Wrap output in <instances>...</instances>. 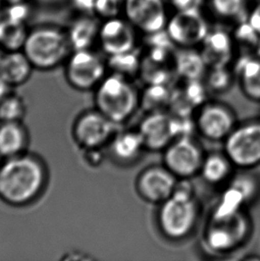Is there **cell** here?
<instances>
[{
	"label": "cell",
	"instance_id": "32",
	"mask_svg": "<svg viewBox=\"0 0 260 261\" xmlns=\"http://www.w3.org/2000/svg\"><path fill=\"white\" fill-rule=\"evenodd\" d=\"M124 4L125 0H96L94 14L102 21L120 17L124 11Z\"/></svg>",
	"mask_w": 260,
	"mask_h": 261
},
{
	"label": "cell",
	"instance_id": "25",
	"mask_svg": "<svg viewBox=\"0 0 260 261\" xmlns=\"http://www.w3.org/2000/svg\"><path fill=\"white\" fill-rule=\"evenodd\" d=\"M29 31L26 22L3 15L0 19V49L3 52L22 50Z\"/></svg>",
	"mask_w": 260,
	"mask_h": 261
},
{
	"label": "cell",
	"instance_id": "24",
	"mask_svg": "<svg viewBox=\"0 0 260 261\" xmlns=\"http://www.w3.org/2000/svg\"><path fill=\"white\" fill-rule=\"evenodd\" d=\"M175 72L185 81L200 80L207 72V65L200 52L191 48H182L175 53Z\"/></svg>",
	"mask_w": 260,
	"mask_h": 261
},
{
	"label": "cell",
	"instance_id": "17",
	"mask_svg": "<svg viewBox=\"0 0 260 261\" xmlns=\"http://www.w3.org/2000/svg\"><path fill=\"white\" fill-rule=\"evenodd\" d=\"M235 41L231 34L222 30L207 32L200 44V53L209 68L228 67L235 53Z\"/></svg>",
	"mask_w": 260,
	"mask_h": 261
},
{
	"label": "cell",
	"instance_id": "23",
	"mask_svg": "<svg viewBox=\"0 0 260 261\" xmlns=\"http://www.w3.org/2000/svg\"><path fill=\"white\" fill-rule=\"evenodd\" d=\"M233 166L227 155L223 152L206 153L200 167L201 178L211 186H220L228 182L233 175Z\"/></svg>",
	"mask_w": 260,
	"mask_h": 261
},
{
	"label": "cell",
	"instance_id": "36",
	"mask_svg": "<svg viewBox=\"0 0 260 261\" xmlns=\"http://www.w3.org/2000/svg\"><path fill=\"white\" fill-rule=\"evenodd\" d=\"M169 5H171L176 11L199 8L202 0H165Z\"/></svg>",
	"mask_w": 260,
	"mask_h": 261
},
{
	"label": "cell",
	"instance_id": "34",
	"mask_svg": "<svg viewBox=\"0 0 260 261\" xmlns=\"http://www.w3.org/2000/svg\"><path fill=\"white\" fill-rule=\"evenodd\" d=\"M85 163L90 167H98L103 163L106 154L103 153V149H89L84 150Z\"/></svg>",
	"mask_w": 260,
	"mask_h": 261
},
{
	"label": "cell",
	"instance_id": "41",
	"mask_svg": "<svg viewBox=\"0 0 260 261\" xmlns=\"http://www.w3.org/2000/svg\"><path fill=\"white\" fill-rule=\"evenodd\" d=\"M254 56H256V57L260 58V39L258 40V42H257V46L255 47V49H254Z\"/></svg>",
	"mask_w": 260,
	"mask_h": 261
},
{
	"label": "cell",
	"instance_id": "8",
	"mask_svg": "<svg viewBox=\"0 0 260 261\" xmlns=\"http://www.w3.org/2000/svg\"><path fill=\"white\" fill-rule=\"evenodd\" d=\"M119 127L100 111L94 108L85 111L76 118L71 133L74 142L82 151L105 149L120 129Z\"/></svg>",
	"mask_w": 260,
	"mask_h": 261
},
{
	"label": "cell",
	"instance_id": "27",
	"mask_svg": "<svg viewBox=\"0 0 260 261\" xmlns=\"http://www.w3.org/2000/svg\"><path fill=\"white\" fill-rule=\"evenodd\" d=\"M106 62L111 72L122 75L131 80L141 71L142 60L136 49L127 53L110 56Z\"/></svg>",
	"mask_w": 260,
	"mask_h": 261
},
{
	"label": "cell",
	"instance_id": "39",
	"mask_svg": "<svg viewBox=\"0 0 260 261\" xmlns=\"http://www.w3.org/2000/svg\"><path fill=\"white\" fill-rule=\"evenodd\" d=\"M36 2L43 6H57L65 2L66 0H35Z\"/></svg>",
	"mask_w": 260,
	"mask_h": 261
},
{
	"label": "cell",
	"instance_id": "28",
	"mask_svg": "<svg viewBox=\"0 0 260 261\" xmlns=\"http://www.w3.org/2000/svg\"><path fill=\"white\" fill-rule=\"evenodd\" d=\"M27 113L24 99L14 92H9L0 101V122L22 121Z\"/></svg>",
	"mask_w": 260,
	"mask_h": 261
},
{
	"label": "cell",
	"instance_id": "14",
	"mask_svg": "<svg viewBox=\"0 0 260 261\" xmlns=\"http://www.w3.org/2000/svg\"><path fill=\"white\" fill-rule=\"evenodd\" d=\"M165 0H125L123 13L135 29L146 35L162 32L169 18Z\"/></svg>",
	"mask_w": 260,
	"mask_h": 261
},
{
	"label": "cell",
	"instance_id": "40",
	"mask_svg": "<svg viewBox=\"0 0 260 261\" xmlns=\"http://www.w3.org/2000/svg\"><path fill=\"white\" fill-rule=\"evenodd\" d=\"M23 1H26V0H0V3L3 4L7 7V6L14 5V4L21 3Z\"/></svg>",
	"mask_w": 260,
	"mask_h": 261
},
{
	"label": "cell",
	"instance_id": "22",
	"mask_svg": "<svg viewBox=\"0 0 260 261\" xmlns=\"http://www.w3.org/2000/svg\"><path fill=\"white\" fill-rule=\"evenodd\" d=\"M233 73L245 97L260 102V58L243 56L236 62Z\"/></svg>",
	"mask_w": 260,
	"mask_h": 261
},
{
	"label": "cell",
	"instance_id": "30",
	"mask_svg": "<svg viewBox=\"0 0 260 261\" xmlns=\"http://www.w3.org/2000/svg\"><path fill=\"white\" fill-rule=\"evenodd\" d=\"M246 6L247 0H211V9L223 19L241 17Z\"/></svg>",
	"mask_w": 260,
	"mask_h": 261
},
{
	"label": "cell",
	"instance_id": "29",
	"mask_svg": "<svg viewBox=\"0 0 260 261\" xmlns=\"http://www.w3.org/2000/svg\"><path fill=\"white\" fill-rule=\"evenodd\" d=\"M204 77V84L207 91L220 94L225 93L231 88L236 75L227 67L209 68V71Z\"/></svg>",
	"mask_w": 260,
	"mask_h": 261
},
{
	"label": "cell",
	"instance_id": "31",
	"mask_svg": "<svg viewBox=\"0 0 260 261\" xmlns=\"http://www.w3.org/2000/svg\"><path fill=\"white\" fill-rule=\"evenodd\" d=\"M235 44L238 43L240 46L254 51L260 39V35L254 30L249 21L241 22L232 35Z\"/></svg>",
	"mask_w": 260,
	"mask_h": 261
},
{
	"label": "cell",
	"instance_id": "9",
	"mask_svg": "<svg viewBox=\"0 0 260 261\" xmlns=\"http://www.w3.org/2000/svg\"><path fill=\"white\" fill-rule=\"evenodd\" d=\"M162 152V164L178 179H191L199 175L206 154L192 136L175 138Z\"/></svg>",
	"mask_w": 260,
	"mask_h": 261
},
{
	"label": "cell",
	"instance_id": "11",
	"mask_svg": "<svg viewBox=\"0 0 260 261\" xmlns=\"http://www.w3.org/2000/svg\"><path fill=\"white\" fill-rule=\"evenodd\" d=\"M166 32L175 46L191 48L200 45L210 28L199 8L176 11L166 25Z\"/></svg>",
	"mask_w": 260,
	"mask_h": 261
},
{
	"label": "cell",
	"instance_id": "33",
	"mask_svg": "<svg viewBox=\"0 0 260 261\" xmlns=\"http://www.w3.org/2000/svg\"><path fill=\"white\" fill-rule=\"evenodd\" d=\"M6 7V11L3 13L4 16L10 18L14 21L26 22L31 14V7L27 0L21 3L7 6Z\"/></svg>",
	"mask_w": 260,
	"mask_h": 261
},
{
	"label": "cell",
	"instance_id": "2",
	"mask_svg": "<svg viewBox=\"0 0 260 261\" xmlns=\"http://www.w3.org/2000/svg\"><path fill=\"white\" fill-rule=\"evenodd\" d=\"M190 183V179H178L172 195L159 204L157 226L168 240L187 239L200 221L201 207Z\"/></svg>",
	"mask_w": 260,
	"mask_h": 261
},
{
	"label": "cell",
	"instance_id": "20",
	"mask_svg": "<svg viewBox=\"0 0 260 261\" xmlns=\"http://www.w3.org/2000/svg\"><path fill=\"white\" fill-rule=\"evenodd\" d=\"M34 67L22 50L3 52L0 56V78L10 88L28 82Z\"/></svg>",
	"mask_w": 260,
	"mask_h": 261
},
{
	"label": "cell",
	"instance_id": "21",
	"mask_svg": "<svg viewBox=\"0 0 260 261\" xmlns=\"http://www.w3.org/2000/svg\"><path fill=\"white\" fill-rule=\"evenodd\" d=\"M30 135L22 121L0 122V158L8 159L28 152Z\"/></svg>",
	"mask_w": 260,
	"mask_h": 261
},
{
	"label": "cell",
	"instance_id": "37",
	"mask_svg": "<svg viewBox=\"0 0 260 261\" xmlns=\"http://www.w3.org/2000/svg\"><path fill=\"white\" fill-rule=\"evenodd\" d=\"M247 21H249L251 27L260 35V2L253 7Z\"/></svg>",
	"mask_w": 260,
	"mask_h": 261
},
{
	"label": "cell",
	"instance_id": "1",
	"mask_svg": "<svg viewBox=\"0 0 260 261\" xmlns=\"http://www.w3.org/2000/svg\"><path fill=\"white\" fill-rule=\"evenodd\" d=\"M46 163L26 152L0 163V200L13 207H25L38 201L48 184Z\"/></svg>",
	"mask_w": 260,
	"mask_h": 261
},
{
	"label": "cell",
	"instance_id": "38",
	"mask_svg": "<svg viewBox=\"0 0 260 261\" xmlns=\"http://www.w3.org/2000/svg\"><path fill=\"white\" fill-rule=\"evenodd\" d=\"M10 88V87L7 85L2 79L0 78V101L10 92L9 90Z\"/></svg>",
	"mask_w": 260,
	"mask_h": 261
},
{
	"label": "cell",
	"instance_id": "13",
	"mask_svg": "<svg viewBox=\"0 0 260 261\" xmlns=\"http://www.w3.org/2000/svg\"><path fill=\"white\" fill-rule=\"evenodd\" d=\"M146 151H163L178 138L176 117L166 111L147 113L137 127Z\"/></svg>",
	"mask_w": 260,
	"mask_h": 261
},
{
	"label": "cell",
	"instance_id": "15",
	"mask_svg": "<svg viewBox=\"0 0 260 261\" xmlns=\"http://www.w3.org/2000/svg\"><path fill=\"white\" fill-rule=\"evenodd\" d=\"M226 183L218 206L231 210L247 208L260 196V177L251 170H239Z\"/></svg>",
	"mask_w": 260,
	"mask_h": 261
},
{
	"label": "cell",
	"instance_id": "4",
	"mask_svg": "<svg viewBox=\"0 0 260 261\" xmlns=\"http://www.w3.org/2000/svg\"><path fill=\"white\" fill-rule=\"evenodd\" d=\"M94 91L95 109L119 126L140 108V92L131 79L122 75L107 73Z\"/></svg>",
	"mask_w": 260,
	"mask_h": 261
},
{
	"label": "cell",
	"instance_id": "18",
	"mask_svg": "<svg viewBox=\"0 0 260 261\" xmlns=\"http://www.w3.org/2000/svg\"><path fill=\"white\" fill-rule=\"evenodd\" d=\"M107 149L112 159L120 165H131L137 163L146 151L137 127L119 129L107 145Z\"/></svg>",
	"mask_w": 260,
	"mask_h": 261
},
{
	"label": "cell",
	"instance_id": "7",
	"mask_svg": "<svg viewBox=\"0 0 260 261\" xmlns=\"http://www.w3.org/2000/svg\"><path fill=\"white\" fill-rule=\"evenodd\" d=\"M64 65L68 84L79 91L95 90L108 73L107 62L92 49L72 51Z\"/></svg>",
	"mask_w": 260,
	"mask_h": 261
},
{
	"label": "cell",
	"instance_id": "19",
	"mask_svg": "<svg viewBox=\"0 0 260 261\" xmlns=\"http://www.w3.org/2000/svg\"><path fill=\"white\" fill-rule=\"evenodd\" d=\"M95 14H81L66 29L67 37L72 51L92 49L98 42L101 22Z\"/></svg>",
	"mask_w": 260,
	"mask_h": 261
},
{
	"label": "cell",
	"instance_id": "6",
	"mask_svg": "<svg viewBox=\"0 0 260 261\" xmlns=\"http://www.w3.org/2000/svg\"><path fill=\"white\" fill-rule=\"evenodd\" d=\"M223 143V151L236 169L260 166V118L238 122Z\"/></svg>",
	"mask_w": 260,
	"mask_h": 261
},
{
	"label": "cell",
	"instance_id": "26",
	"mask_svg": "<svg viewBox=\"0 0 260 261\" xmlns=\"http://www.w3.org/2000/svg\"><path fill=\"white\" fill-rule=\"evenodd\" d=\"M172 97L173 92L167 84H148L147 88L140 92V107L144 108L146 113L165 111L166 107L170 106Z\"/></svg>",
	"mask_w": 260,
	"mask_h": 261
},
{
	"label": "cell",
	"instance_id": "16",
	"mask_svg": "<svg viewBox=\"0 0 260 261\" xmlns=\"http://www.w3.org/2000/svg\"><path fill=\"white\" fill-rule=\"evenodd\" d=\"M99 46L108 57L136 49V32L133 25L120 17L103 20L98 35Z\"/></svg>",
	"mask_w": 260,
	"mask_h": 261
},
{
	"label": "cell",
	"instance_id": "3",
	"mask_svg": "<svg viewBox=\"0 0 260 261\" xmlns=\"http://www.w3.org/2000/svg\"><path fill=\"white\" fill-rule=\"evenodd\" d=\"M252 222L246 208L227 210L215 207L203 230V244L216 254H228L246 244Z\"/></svg>",
	"mask_w": 260,
	"mask_h": 261
},
{
	"label": "cell",
	"instance_id": "12",
	"mask_svg": "<svg viewBox=\"0 0 260 261\" xmlns=\"http://www.w3.org/2000/svg\"><path fill=\"white\" fill-rule=\"evenodd\" d=\"M178 178L163 164L144 168L138 174L135 188L138 196L151 204H161L172 195Z\"/></svg>",
	"mask_w": 260,
	"mask_h": 261
},
{
	"label": "cell",
	"instance_id": "5",
	"mask_svg": "<svg viewBox=\"0 0 260 261\" xmlns=\"http://www.w3.org/2000/svg\"><path fill=\"white\" fill-rule=\"evenodd\" d=\"M22 52L36 70L51 71L65 64L72 49L66 30L41 25L29 31Z\"/></svg>",
	"mask_w": 260,
	"mask_h": 261
},
{
	"label": "cell",
	"instance_id": "10",
	"mask_svg": "<svg viewBox=\"0 0 260 261\" xmlns=\"http://www.w3.org/2000/svg\"><path fill=\"white\" fill-rule=\"evenodd\" d=\"M195 130L210 141H224L238 124L231 106L219 101H206L195 111Z\"/></svg>",
	"mask_w": 260,
	"mask_h": 261
},
{
	"label": "cell",
	"instance_id": "35",
	"mask_svg": "<svg viewBox=\"0 0 260 261\" xmlns=\"http://www.w3.org/2000/svg\"><path fill=\"white\" fill-rule=\"evenodd\" d=\"M95 1L96 0H70L71 6L80 14H95Z\"/></svg>",
	"mask_w": 260,
	"mask_h": 261
}]
</instances>
